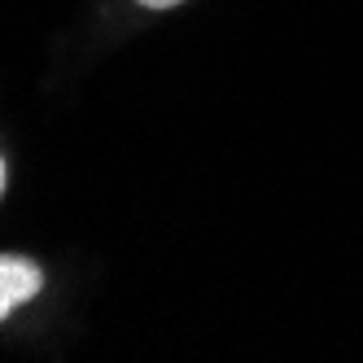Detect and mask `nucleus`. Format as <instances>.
<instances>
[{
	"mask_svg": "<svg viewBox=\"0 0 363 363\" xmlns=\"http://www.w3.org/2000/svg\"><path fill=\"white\" fill-rule=\"evenodd\" d=\"M40 267L31 263V258H22V254H0V320L9 315L13 306L22 302H31L40 294Z\"/></svg>",
	"mask_w": 363,
	"mask_h": 363,
	"instance_id": "obj_1",
	"label": "nucleus"
},
{
	"mask_svg": "<svg viewBox=\"0 0 363 363\" xmlns=\"http://www.w3.org/2000/svg\"><path fill=\"white\" fill-rule=\"evenodd\" d=\"M136 5H149V9H171V5H184V0H136Z\"/></svg>",
	"mask_w": 363,
	"mask_h": 363,
	"instance_id": "obj_2",
	"label": "nucleus"
},
{
	"mask_svg": "<svg viewBox=\"0 0 363 363\" xmlns=\"http://www.w3.org/2000/svg\"><path fill=\"white\" fill-rule=\"evenodd\" d=\"M0 193H5V162H0Z\"/></svg>",
	"mask_w": 363,
	"mask_h": 363,
	"instance_id": "obj_3",
	"label": "nucleus"
}]
</instances>
